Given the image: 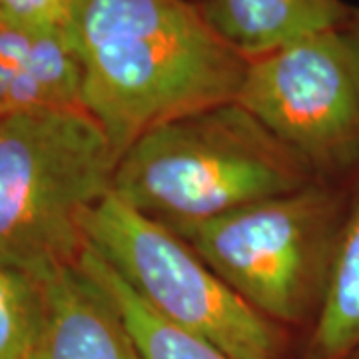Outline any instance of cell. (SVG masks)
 I'll return each mask as SVG.
<instances>
[{
  "label": "cell",
  "mask_w": 359,
  "mask_h": 359,
  "mask_svg": "<svg viewBox=\"0 0 359 359\" xmlns=\"http://www.w3.org/2000/svg\"><path fill=\"white\" fill-rule=\"evenodd\" d=\"M82 108L118 158L146 132L236 102L250 60L192 0H72Z\"/></svg>",
  "instance_id": "6da1fadb"
},
{
  "label": "cell",
  "mask_w": 359,
  "mask_h": 359,
  "mask_svg": "<svg viewBox=\"0 0 359 359\" xmlns=\"http://www.w3.org/2000/svg\"><path fill=\"white\" fill-rule=\"evenodd\" d=\"M313 170L238 102L146 132L118 160L112 194L164 226L216 218L306 188Z\"/></svg>",
  "instance_id": "7a4b0ae2"
},
{
  "label": "cell",
  "mask_w": 359,
  "mask_h": 359,
  "mask_svg": "<svg viewBox=\"0 0 359 359\" xmlns=\"http://www.w3.org/2000/svg\"><path fill=\"white\" fill-rule=\"evenodd\" d=\"M112 142L84 108L0 120V257L44 278L86 248L82 224L112 194Z\"/></svg>",
  "instance_id": "3957f363"
},
{
  "label": "cell",
  "mask_w": 359,
  "mask_h": 359,
  "mask_svg": "<svg viewBox=\"0 0 359 359\" xmlns=\"http://www.w3.org/2000/svg\"><path fill=\"white\" fill-rule=\"evenodd\" d=\"M351 192L316 180L216 218L168 226L262 316L318 318Z\"/></svg>",
  "instance_id": "277c9868"
},
{
  "label": "cell",
  "mask_w": 359,
  "mask_h": 359,
  "mask_svg": "<svg viewBox=\"0 0 359 359\" xmlns=\"http://www.w3.org/2000/svg\"><path fill=\"white\" fill-rule=\"evenodd\" d=\"M86 248L164 320L236 359H282V335L219 278L186 240L114 194L92 208Z\"/></svg>",
  "instance_id": "5b68a950"
},
{
  "label": "cell",
  "mask_w": 359,
  "mask_h": 359,
  "mask_svg": "<svg viewBox=\"0 0 359 359\" xmlns=\"http://www.w3.org/2000/svg\"><path fill=\"white\" fill-rule=\"evenodd\" d=\"M236 102L320 180L359 176V39L347 25L250 60Z\"/></svg>",
  "instance_id": "8992f818"
},
{
  "label": "cell",
  "mask_w": 359,
  "mask_h": 359,
  "mask_svg": "<svg viewBox=\"0 0 359 359\" xmlns=\"http://www.w3.org/2000/svg\"><path fill=\"white\" fill-rule=\"evenodd\" d=\"M44 294V323L30 359H144L108 295L76 264L48 271Z\"/></svg>",
  "instance_id": "52a82bcc"
},
{
  "label": "cell",
  "mask_w": 359,
  "mask_h": 359,
  "mask_svg": "<svg viewBox=\"0 0 359 359\" xmlns=\"http://www.w3.org/2000/svg\"><path fill=\"white\" fill-rule=\"evenodd\" d=\"M200 8L248 60L347 25L353 13L346 0H200Z\"/></svg>",
  "instance_id": "ba28073f"
},
{
  "label": "cell",
  "mask_w": 359,
  "mask_h": 359,
  "mask_svg": "<svg viewBox=\"0 0 359 359\" xmlns=\"http://www.w3.org/2000/svg\"><path fill=\"white\" fill-rule=\"evenodd\" d=\"M359 349V186L346 222L320 313L309 334L306 359H347Z\"/></svg>",
  "instance_id": "9c48e42d"
},
{
  "label": "cell",
  "mask_w": 359,
  "mask_h": 359,
  "mask_svg": "<svg viewBox=\"0 0 359 359\" xmlns=\"http://www.w3.org/2000/svg\"><path fill=\"white\" fill-rule=\"evenodd\" d=\"M76 266L108 295L144 359H236L156 313L94 250L84 248Z\"/></svg>",
  "instance_id": "30bf717a"
},
{
  "label": "cell",
  "mask_w": 359,
  "mask_h": 359,
  "mask_svg": "<svg viewBox=\"0 0 359 359\" xmlns=\"http://www.w3.org/2000/svg\"><path fill=\"white\" fill-rule=\"evenodd\" d=\"M0 65L36 82L60 106L82 108V72L66 32L0 20Z\"/></svg>",
  "instance_id": "8fae6325"
},
{
  "label": "cell",
  "mask_w": 359,
  "mask_h": 359,
  "mask_svg": "<svg viewBox=\"0 0 359 359\" xmlns=\"http://www.w3.org/2000/svg\"><path fill=\"white\" fill-rule=\"evenodd\" d=\"M44 309V278L0 257V359H30Z\"/></svg>",
  "instance_id": "7c38bea8"
},
{
  "label": "cell",
  "mask_w": 359,
  "mask_h": 359,
  "mask_svg": "<svg viewBox=\"0 0 359 359\" xmlns=\"http://www.w3.org/2000/svg\"><path fill=\"white\" fill-rule=\"evenodd\" d=\"M72 0H0V20L66 32Z\"/></svg>",
  "instance_id": "4fadbf2b"
},
{
  "label": "cell",
  "mask_w": 359,
  "mask_h": 359,
  "mask_svg": "<svg viewBox=\"0 0 359 359\" xmlns=\"http://www.w3.org/2000/svg\"><path fill=\"white\" fill-rule=\"evenodd\" d=\"M44 108H65V106L56 102L36 82L18 76L0 65V120L8 116L44 110Z\"/></svg>",
  "instance_id": "5bb4252c"
},
{
  "label": "cell",
  "mask_w": 359,
  "mask_h": 359,
  "mask_svg": "<svg viewBox=\"0 0 359 359\" xmlns=\"http://www.w3.org/2000/svg\"><path fill=\"white\" fill-rule=\"evenodd\" d=\"M347 26L359 39V6H353V13H351V18L347 20Z\"/></svg>",
  "instance_id": "9a60e30c"
},
{
  "label": "cell",
  "mask_w": 359,
  "mask_h": 359,
  "mask_svg": "<svg viewBox=\"0 0 359 359\" xmlns=\"http://www.w3.org/2000/svg\"><path fill=\"white\" fill-rule=\"evenodd\" d=\"M347 359H359V349L358 351H355V353H353V355H349V358Z\"/></svg>",
  "instance_id": "2e32d148"
}]
</instances>
